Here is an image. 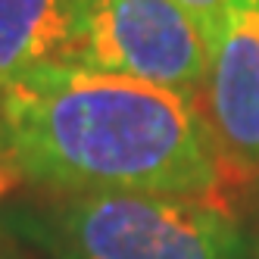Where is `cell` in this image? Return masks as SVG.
Returning <instances> with one entry per match:
<instances>
[{
  "label": "cell",
  "mask_w": 259,
  "mask_h": 259,
  "mask_svg": "<svg viewBox=\"0 0 259 259\" xmlns=\"http://www.w3.org/2000/svg\"><path fill=\"white\" fill-rule=\"evenodd\" d=\"M0 144L22 178L60 194L222 203L231 181L194 100L72 63L41 66L0 91Z\"/></svg>",
  "instance_id": "cell-1"
},
{
  "label": "cell",
  "mask_w": 259,
  "mask_h": 259,
  "mask_svg": "<svg viewBox=\"0 0 259 259\" xmlns=\"http://www.w3.org/2000/svg\"><path fill=\"white\" fill-rule=\"evenodd\" d=\"M50 259H244V234L222 203L159 194H66L22 219Z\"/></svg>",
  "instance_id": "cell-2"
},
{
  "label": "cell",
  "mask_w": 259,
  "mask_h": 259,
  "mask_svg": "<svg viewBox=\"0 0 259 259\" xmlns=\"http://www.w3.org/2000/svg\"><path fill=\"white\" fill-rule=\"evenodd\" d=\"M72 66L156 84L200 106L209 41L175 0H75Z\"/></svg>",
  "instance_id": "cell-3"
},
{
  "label": "cell",
  "mask_w": 259,
  "mask_h": 259,
  "mask_svg": "<svg viewBox=\"0 0 259 259\" xmlns=\"http://www.w3.org/2000/svg\"><path fill=\"white\" fill-rule=\"evenodd\" d=\"M200 113L228 178H259V0H231Z\"/></svg>",
  "instance_id": "cell-4"
},
{
  "label": "cell",
  "mask_w": 259,
  "mask_h": 259,
  "mask_svg": "<svg viewBox=\"0 0 259 259\" xmlns=\"http://www.w3.org/2000/svg\"><path fill=\"white\" fill-rule=\"evenodd\" d=\"M72 53L75 0H0V91Z\"/></svg>",
  "instance_id": "cell-5"
},
{
  "label": "cell",
  "mask_w": 259,
  "mask_h": 259,
  "mask_svg": "<svg viewBox=\"0 0 259 259\" xmlns=\"http://www.w3.org/2000/svg\"><path fill=\"white\" fill-rule=\"evenodd\" d=\"M175 4L197 22V28L203 31V38L209 41V53H212V44L222 34V25H225L231 0H175Z\"/></svg>",
  "instance_id": "cell-6"
},
{
  "label": "cell",
  "mask_w": 259,
  "mask_h": 259,
  "mask_svg": "<svg viewBox=\"0 0 259 259\" xmlns=\"http://www.w3.org/2000/svg\"><path fill=\"white\" fill-rule=\"evenodd\" d=\"M0 259H4V256H0Z\"/></svg>",
  "instance_id": "cell-7"
}]
</instances>
